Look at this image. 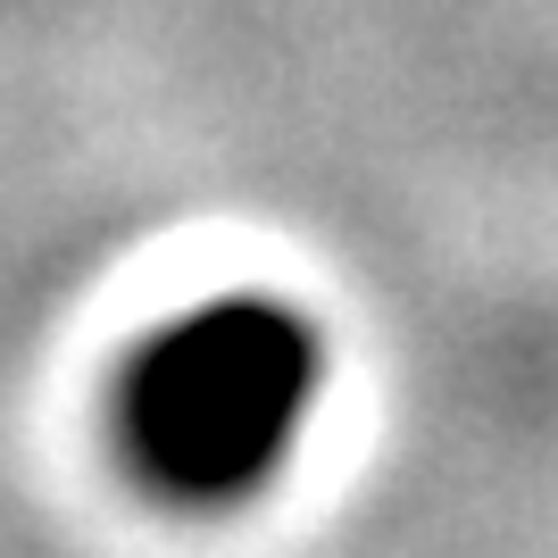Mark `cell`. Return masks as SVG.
<instances>
[{
	"label": "cell",
	"instance_id": "obj_1",
	"mask_svg": "<svg viewBox=\"0 0 558 558\" xmlns=\"http://www.w3.org/2000/svg\"><path fill=\"white\" fill-rule=\"evenodd\" d=\"M317 409V333L276 301L175 317L125 375V442L184 500L258 492Z\"/></svg>",
	"mask_w": 558,
	"mask_h": 558
}]
</instances>
